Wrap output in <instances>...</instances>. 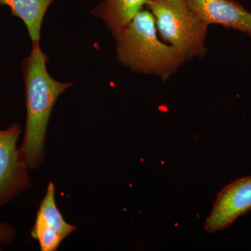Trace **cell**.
Masks as SVG:
<instances>
[{
	"label": "cell",
	"mask_w": 251,
	"mask_h": 251,
	"mask_svg": "<svg viewBox=\"0 0 251 251\" xmlns=\"http://www.w3.org/2000/svg\"><path fill=\"white\" fill-rule=\"evenodd\" d=\"M76 227L64 220L55 201V187L50 181L44 199L36 213L31 237L37 241L41 251H56L64 239Z\"/></svg>",
	"instance_id": "8992f818"
},
{
	"label": "cell",
	"mask_w": 251,
	"mask_h": 251,
	"mask_svg": "<svg viewBox=\"0 0 251 251\" xmlns=\"http://www.w3.org/2000/svg\"><path fill=\"white\" fill-rule=\"evenodd\" d=\"M190 9L207 25L218 24L251 37V14L232 0H186Z\"/></svg>",
	"instance_id": "52a82bcc"
},
{
	"label": "cell",
	"mask_w": 251,
	"mask_h": 251,
	"mask_svg": "<svg viewBox=\"0 0 251 251\" xmlns=\"http://www.w3.org/2000/svg\"><path fill=\"white\" fill-rule=\"evenodd\" d=\"M49 60L36 43L32 44L31 53L21 63L27 118L18 154L29 170L37 169L45 159L46 133L52 110L59 96L74 85L51 77L46 68Z\"/></svg>",
	"instance_id": "6da1fadb"
},
{
	"label": "cell",
	"mask_w": 251,
	"mask_h": 251,
	"mask_svg": "<svg viewBox=\"0 0 251 251\" xmlns=\"http://www.w3.org/2000/svg\"><path fill=\"white\" fill-rule=\"evenodd\" d=\"M147 6L163 40L185 61L204 57L208 25L190 9L186 0H150Z\"/></svg>",
	"instance_id": "3957f363"
},
{
	"label": "cell",
	"mask_w": 251,
	"mask_h": 251,
	"mask_svg": "<svg viewBox=\"0 0 251 251\" xmlns=\"http://www.w3.org/2000/svg\"><path fill=\"white\" fill-rule=\"evenodd\" d=\"M150 0H103L92 14L100 18L112 31L126 27Z\"/></svg>",
	"instance_id": "ba28073f"
},
{
	"label": "cell",
	"mask_w": 251,
	"mask_h": 251,
	"mask_svg": "<svg viewBox=\"0 0 251 251\" xmlns=\"http://www.w3.org/2000/svg\"><path fill=\"white\" fill-rule=\"evenodd\" d=\"M17 229L12 225L0 221V247L7 246L17 237Z\"/></svg>",
	"instance_id": "30bf717a"
},
{
	"label": "cell",
	"mask_w": 251,
	"mask_h": 251,
	"mask_svg": "<svg viewBox=\"0 0 251 251\" xmlns=\"http://www.w3.org/2000/svg\"><path fill=\"white\" fill-rule=\"evenodd\" d=\"M22 126L11 124L0 129V208L27 192L32 186L29 168L21 161L18 140Z\"/></svg>",
	"instance_id": "277c9868"
},
{
	"label": "cell",
	"mask_w": 251,
	"mask_h": 251,
	"mask_svg": "<svg viewBox=\"0 0 251 251\" xmlns=\"http://www.w3.org/2000/svg\"><path fill=\"white\" fill-rule=\"evenodd\" d=\"M112 32L117 61L133 72L165 80L185 62L173 46L158 39L151 11L142 10L126 27Z\"/></svg>",
	"instance_id": "7a4b0ae2"
},
{
	"label": "cell",
	"mask_w": 251,
	"mask_h": 251,
	"mask_svg": "<svg viewBox=\"0 0 251 251\" xmlns=\"http://www.w3.org/2000/svg\"><path fill=\"white\" fill-rule=\"evenodd\" d=\"M54 0H0V6H6L11 14L22 20L27 27L32 44L40 41L41 29L46 11Z\"/></svg>",
	"instance_id": "9c48e42d"
},
{
	"label": "cell",
	"mask_w": 251,
	"mask_h": 251,
	"mask_svg": "<svg viewBox=\"0 0 251 251\" xmlns=\"http://www.w3.org/2000/svg\"><path fill=\"white\" fill-rule=\"evenodd\" d=\"M251 210V176H249L235 180L221 190L204 229L208 233L223 230Z\"/></svg>",
	"instance_id": "5b68a950"
}]
</instances>
